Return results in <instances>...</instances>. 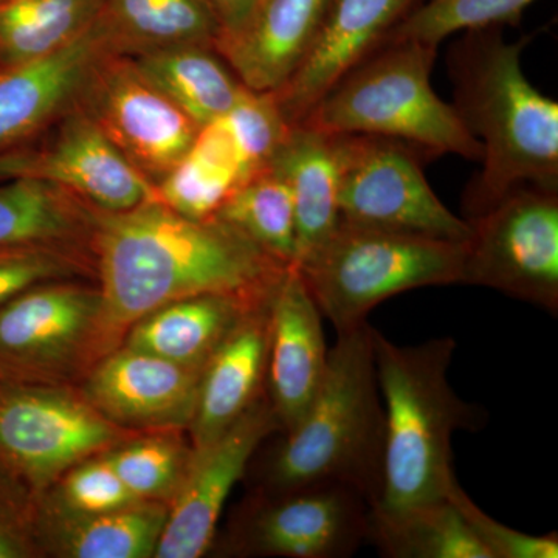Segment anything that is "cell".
Segmentation results:
<instances>
[{
    "instance_id": "10",
    "label": "cell",
    "mask_w": 558,
    "mask_h": 558,
    "mask_svg": "<svg viewBox=\"0 0 558 558\" xmlns=\"http://www.w3.org/2000/svg\"><path fill=\"white\" fill-rule=\"evenodd\" d=\"M461 284L498 290L558 315V190L510 191L468 220Z\"/></svg>"
},
{
    "instance_id": "25",
    "label": "cell",
    "mask_w": 558,
    "mask_h": 558,
    "mask_svg": "<svg viewBox=\"0 0 558 558\" xmlns=\"http://www.w3.org/2000/svg\"><path fill=\"white\" fill-rule=\"evenodd\" d=\"M51 520L35 515L40 537L53 539L54 550L70 558H146L154 557L167 523L168 505L159 501H140L128 508L98 515H73L47 506Z\"/></svg>"
},
{
    "instance_id": "26",
    "label": "cell",
    "mask_w": 558,
    "mask_h": 558,
    "mask_svg": "<svg viewBox=\"0 0 558 558\" xmlns=\"http://www.w3.org/2000/svg\"><path fill=\"white\" fill-rule=\"evenodd\" d=\"M130 58L199 126L226 116L245 90L211 46L172 47Z\"/></svg>"
},
{
    "instance_id": "30",
    "label": "cell",
    "mask_w": 558,
    "mask_h": 558,
    "mask_svg": "<svg viewBox=\"0 0 558 558\" xmlns=\"http://www.w3.org/2000/svg\"><path fill=\"white\" fill-rule=\"evenodd\" d=\"M193 446L179 438L178 429L135 433L105 451L132 494L142 501L170 505L185 476Z\"/></svg>"
},
{
    "instance_id": "31",
    "label": "cell",
    "mask_w": 558,
    "mask_h": 558,
    "mask_svg": "<svg viewBox=\"0 0 558 558\" xmlns=\"http://www.w3.org/2000/svg\"><path fill=\"white\" fill-rule=\"evenodd\" d=\"M532 2L535 0H422L387 40H414L438 49L454 33L519 24Z\"/></svg>"
},
{
    "instance_id": "22",
    "label": "cell",
    "mask_w": 558,
    "mask_h": 558,
    "mask_svg": "<svg viewBox=\"0 0 558 558\" xmlns=\"http://www.w3.org/2000/svg\"><path fill=\"white\" fill-rule=\"evenodd\" d=\"M269 168L292 194L296 264L328 240L340 223L339 160L333 135L315 128H290Z\"/></svg>"
},
{
    "instance_id": "32",
    "label": "cell",
    "mask_w": 558,
    "mask_h": 558,
    "mask_svg": "<svg viewBox=\"0 0 558 558\" xmlns=\"http://www.w3.org/2000/svg\"><path fill=\"white\" fill-rule=\"evenodd\" d=\"M222 120L240 153L242 182L269 168L270 160L290 131L274 94L253 92L247 87Z\"/></svg>"
},
{
    "instance_id": "6",
    "label": "cell",
    "mask_w": 558,
    "mask_h": 558,
    "mask_svg": "<svg viewBox=\"0 0 558 558\" xmlns=\"http://www.w3.org/2000/svg\"><path fill=\"white\" fill-rule=\"evenodd\" d=\"M464 244L340 222L296 269L339 333L365 325L374 307L399 293L461 284Z\"/></svg>"
},
{
    "instance_id": "33",
    "label": "cell",
    "mask_w": 558,
    "mask_h": 558,
    "mask_svg": "<svg viewBox=\"0 0 558 558\" xmlns=\"http://www.w3.org/2000/svg\"><path fill=\"white\" fill-rule=\"evenodd\" d=\"M73 278L97 281L90 250L43 244L0 248V304L39 282Z\"/></svg>"
},
{
    "instance_id": "1",
    "label": "cell",
    "mask_w": 558,
    "mask_h": 558,
    "mask_svg": "<svg viewBox=\"0 0 558 558\" xmlns=\"http://www.w3.org/2000/svg\"><path fill=\"white\" fill-rule=\"evenodd\" d=\"M90 250L105 355L137 319L174 301L222 293L264 303L289 267L216 216L185 218L157 199L124 211L100 209Z\"/></svg>"
},
{
    "instance_id": "11",
    "label": "cell",
    "mask_w": 558,
    "mask_h": 558,
    "mask_svg": "<svg viewBox=\"0 0 558 558\" xmlns=\"http://www.w3.org/2000/svg\"><path fill=\"white\" fill-rule=\"evenodd\" d=\"M76 105L153 185L190 153L201 130L130 57L112 51L95 62Z\"/></svg>"
},
{
    "instance_id": "8",
    "label": "cell",
    "mask_w": 558,
    "mask_h": 558,
    "mask_svg": "<svg viewBox=\"0 0 558 558\" xmlns=\"http://www.w3.org/2000/svg\"><path fill=\"white\" fill-rule=\"evenodd\" d=\"M135 433L65 385L0 379V464L32 494L49 490L68 470Z\"/></svg>"
},
{
    "instance_id": "39",
    "label": "cell",
    "mask_w": 558,
    "mask_h": 558,
    "mask_svg": "<svg viewBox=\"0 0 558 558\" xmlns=\"http://www.w3.org/2000/svg\"><path fill=\"white\" fill-rule=\"evenodd\" d=\"M7 2V0H0V3Z\"/></svg>"
},
{
    "instance_id": "17",
    "label": "cell",
    "mask_w": 558,
    "mask_h": 558,
    "mask_svg": "<svg viewBox=\"0 0 558 558\" xmlns=\"http://www.w3.org/2000/svg\"><path fill=\"white\" fill-rule=\"evenodd\" d=\"M269 314L266 396L279 432L284 433L310 410L329 359L322 312L296 266H289L275 286Z\"/></svg>"
},
{
    "instance_id": "21",
    "label": "cell",
    "mask_w": 558,
    "mask_h": 558,
    "mask_svg": "<svg viewBox=\"0 0 558 558\" xmlns=\"http://www.w3.org/2000/svg\"><path fill=\"white\" fill-rule=\"evenodd\" d=\"M267 301L255 303L222 293H204L174 301L137 319L128 329L120 347L157 355L190 368H204L234 326L250 311Z\"/></svg>"
},
{
    "instance_id": "5",
    "label": "cell",
    "mask_w": 558,
    "mask_h": 558,
    "mask_svg": "<svg viewBox=\"0 0 558 558\" xmlns=\"http://www.w3.org/2000/svg\"><path fill=\"white\" fill-rule=\"evenodd\" d=\"M438 49L414 40H385L315 106L304 126L328 134H368L409 143L424 156L483 159V146L453 105L432 86Z\"/></svg>"
},
{
    "instance_id": "23",
    "label": "cell",
    "mask_w": 558,
    "mask_h": 558,
    "mask_svg": "<svg viewBox=\"0 0 558 558\" xmlns=\"http://www.w3.org/2000/svg\"><path fill=\"white\" fill-rule=\"evenodd\" d=\"M95 27L124 57L182 46L215 47L219 25L205 0H105Z\"/></svg>"
},
{
    "instance_id": "20",
    "label": "cell",
    "mask_w": 558,
    "mask_h": 558,
    "mask_svg": "<svg viewBox=\"0 0 558 558\" xmlns=\"http://www.w3.org/2000/svg\"><path fill=\"white\" fill-rule=\"evenodd\" d=\"M329 0H258L240 31L215 44L242 86L275 92L310 51Z\"/></svg>"
},
{
    "instance_id": "29",
    "label": "cell",
    "mask_w": 558,
    "mask_h": 558,
    "mask_svg": "<svg viewBox=\"0 0 558 558\" xmlns=\"http://www.w3.org/2000/svg\"><path fill=\"white\" fill-rule=\"evenodd\" d=\"M215 216L271 258L295 266L296 222L292 194L270 168L241 182Z\"/></svg>"
},
{
    "instance_id": "19",
    "label": "cell",
    "mask_w": 558,
    "mask_h": 558,
    "mask_svg": "<svg viewBox=\"0 0 558 558\" xmlns=\"http://www.w3.org/2000/svg\"><path fill=\"white\" fill-rule=\"evenodd\" d=\"M269 301L250 311L202 368L196 411L189 428L191 446L218 439L266 396Z\"/></svg>"
},
{
    "instance_id": "4",
    "label": "cell",
    "mask_w": 558,
    "mask_h": 558,
    "mask_svg": "<svg viewBox=\"0 0 558 558\" xmlns=\"http://www.w3.org/2000/svg\"><path fill=\"white\" fill-rule=\"evenodd\" d=\"M373 347L385 410L384 483L374 508L447 498L458 481L454 432H478L487 421L486 411L459 398L447 379L457 341L440 337L399 347L373 328Z\"/></svg>"
},
{
    "instance_id": "7",
    "label": "cell",
    "mask_w": 558,
    "mask_h": 558,
    "mask_svg": "<svg viewBox=\"0 0 558 558\" xmlns=\"http://www.w3.org/2000/svg\"><path fill=\"white\" fill-rule=\"evenodd\" d=\"M94 279H54L0 304V379L64 385L102 357Z\"/></svg>"
},
{
    "instance_id": "14",
    "label": "cell",
    "mask_w": 558,
    "mask_h": 558,
    "mask_svg": "<svg viewBox=\"0 0 558 558\" xmlns=\"http://www.w3.org/2000/svg\"><path fill=\"white\" fill-rule=\"evenodd\" d=\"M274 432L278 422L264 396L218 439L193 447L154 557L197 558L211 548L227 498Z\"/></svg>"
},
{
    "instance_id": "13",
    "label": "cell",
    "mask_w": 558,
    "mask_h": 558,
    "mask_svg": "<svg viewBox=\"0 0 558 558\" xmlns=\"http://www.w3.org/2000/svg\"><path fill=\"white\" fill-rule=\"evenodd\" d=\"M40 180L69 190L101 211L157 199L156 190L124 159L78 105L35 137L0 153V183Z\"/></svg>"
},
{
    "instance_id": "34",
    "label": "cell",
    "mask_w": 558,
    "mask_h": 558,
    "mask_svg": "<svg viewBox=\"0 0 558 558\" xmlns=\"http://www.w3.org/2000/svg\"><path fill=\"white\" fill-rule=\"evenodd\" d=\"M240 185L230 172L220 170L194 153L186 154L154 185L157 201L185 218H215L231 191Z\"/></svg>"
},
{
    "instance_id": "3",
    "label": "cell",
    "mask_w": 558,
    "mask_h": 558,
    "mask_svg": "<svg viewBox=\"0 0 558 558\" xmlns=\"http://www.w3.org/2000/svg\"><path fill=\"white\" fill-rule=\"evenodd\" d=\"M385 410L373 326L337 333L328 369L310 410L282 433L258 469V492L341 484L377 506L384 483Z\"/></svg>"
},
{
    "instance_id": "27",
    "label": "cell",
    "mask_w": 558,
    "mask_h": 558,
    "mask_svg": "<svg viewBox=\"0 0 558 558\" xmlns=\"http://www.w3.org/2000/svg\"><path fill=\"white\" fill-rule=\"evenodd\" d=\"M366 543L387 558H488L449 498L369 509Z\"/></svg>"
},
{
    "instance_id": "9",
    "label": "cell",
    "mask_w": 558,
    "mask_h": 558,
    "mask_svg": "<svg viewBox=\"0 0 558 558\" xmlns=\"http://www.w3.org/2000/svg\"><path fill=\"white\" fill-rule=\"evenodd\" d=\"M339 160L340 222L438 240L465 242L472 233L436 196L421 150L399 140L332 134Z\"/></svg>"
},
{
    "instance_id": "36",
    "label": "cell",
    "mask_w": 558,
    "mask_h": 558,
    "mask_svg": "<svg viewBox=\"0 0 558 558\" xmlns=\"http://www.w3.org/2000/svg\"><path fill=\"white\" fill-rule=\"evenodd\" d=\"M447 498L457 506L470 531L478 539L488 558H557L558 535H531L492 519L473 502L459 483L453 484Z\"/></svg>"
},
{
    "instance_id": "24",
    "label": "cell",
    "mask_w": 558,
    "mask_h": 558,
    "mask_svg": "<svg viewBox=\"0 0 558 558\" xmlns=\"http://www.w3.org/2000/svg\"><path fill=\"white\" fill-rule=\"evenodd\" d=\"M98 211L100 209L53 183L2 182L0 248L43 244L90 250Z\"/></svg>"
},
{
    "instance_id": "35",
    "label": "cell",
    "mask_w": 558,
    "mask_h": 558,
    "mask_svg": "<svg viewBox=\"0 0 558 558\" xmlns=\"http://www.w3.org/2000/svg\"><path fill=\"white\" fill-rule=\"evenodd\" d=\"M53 486L57 494L47 506L73 515H98L142 501L123 483L106 453L84 459Z\"/></svg>"
},
{
    "instance_id": "12",
    "label": "cell",
    "mask_w": 558,
    "mask_h": 558,
    "mask_svg": "<svg viewBox=\"0 0 558 558\" xmlns=\"http://www.w3.org/2000/svg\"><path fill=\"white\" fill-rule=\"evenodd\" d=\"M369 502L355 488L323 484L256 492L231 529V553L286 558H348L366 543Z\"/></svg>"
},
{
    "instance_id": "38",
    "label": "cell",
    "mask_w": 558,
    "mask_h": 558,
    "mask_svg": "<svg viewBox=\"0 0 558 558\" xmlns=\"http://www.w3.org/2000/svg\"><path fill=\"white\" fill-rule=\"evenodd\" d=\"M219 25V39L240 31L258 0H205ZM216 40V43H218Z\"/></svg>"
},
{
    "instance_id": "28",
    "label": "cell",
    "mask_w": 558,
    "mask_h": 558,
    "mask_svg": "<svg viewBox=\"0 0 558 558\" xmlns=\"http://www.w3.org/2000/svg\"><path fill=\"white\" fill-rule=\"evenodd\" d=\"M105 0H7L0 3V68L49 57L86 33Z\"/></svg>"
},
{
    "instance_id": "18",
    "label": "cell",
    "mask_w": 558,
    "mask_h": 558,
    "mask_svg": "<svg viewBox=\"0 0 558 558\" xmlns=\"http://www.w3.org/2000/svg\"><path fill=\"white\" fill-rule=\"evenodd\" d=\"M110 51L95 27L40 60L0 68V153L27 142L76 105L95 62Z\"/></svg>"
},
{
    "instance_id": "2",
    "label": "cell",
    "mask_w": 558,
    "mask_h": 558,
    "mask_svg": "<svg viewBox=\"0 0 558 558\" xmlns=\"http://www.w3.org/2000/svg\"><path fill=\"white\" fill-rule=\"evenodd\" d=\"M529 40L509 43L502 27H487L464 32L450 49L453 108L483 146V170L462 201L465 220L523 186L558 190V105L524 75Z\"/></svg>"
},
{
    "instance_id": "37",
    "label": "cell",
    "mask_w": 558,
    "mask_h": 558,
    "mask_svg": "<svg viewBox=\"0 0 558 558\" xmlns=\"http://www.w3.org/2000/svg\"><path fill=\"white\" fill-rule=\"evenodd\" d=\"M32 492L0 464V558L31 557L35 553V510Z\"/></svg>"
},
{
    "instance_id": "16",
    "label": "cell",
    "mask_w": 558,
    "mask_h": 558,
    "mask_svg": "<svg viewBox=\"0 0 558 558\" xmlns=\"http://www.w3.org/2000/svg\"><path fill=\"white\" fill-rule=\"evenodd\" d=\"M202 368L119 347L86 374L84 398L130 432L190 428Z\"/></svg>"
},
{
    "instance_id": "15",
    "label": "cell",
    "mask_w": 558,
    "mask_h": 558,
    "mask_svg": "<svg viewBox=\"0 0 558 558\" xmlns=\"http://www.w3.org/2000/svg\"><path fill=\"white\" fill-rule=\"evenodd\" d=\"M422 0H329L317 35L299 69L271 92L290 128L310 117L328 92L379 49Z\"/></svg>"
}]
</instances>
